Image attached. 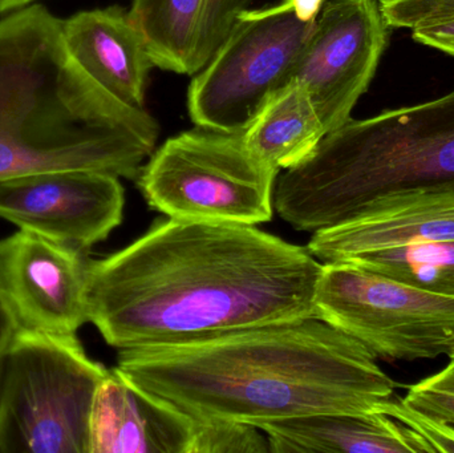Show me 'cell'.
<instances>
[{
    "label": "cell",
    "mask_w": 454,
    "mask_h": 453,
    "mask_svg": "<svg viewBox=\"0 0 454 453\" xmlns=\"http://www.w3.org/2000/svg\"><path fill=\"white\" fill-rule=\"evenodd\" d=\"M250 0H133L128 11L154 66L196 74L229 36Z\"/></svg>",
    "instance_id": "5bb4252c"
},
{
    "label": "cell",
    "mask_w": 454,
    "mask_h": 453,
    "mask_svg": "<svg viewBox=\"0 0 454 453\" xmlns=\"http://www.w3.org/2000/svg\"><path fill=\"white\" fill-rule=\"evenodd\" d=\"M363 343L317 316L121 350L114 371L196 422L370 414L396 383Z\"/></svg>",
    "instance_id": "7a4b0ae2"
},
{
    "label": "cell",
    "mask_w": 454,
    "mask_h": 453,
    "mask_svg": "<svg viewBox=\"0 0 454 453\" xmlns=\"http://www.w3.org/2000/svg\"><path fill=\"white\" fill-rule=\"evenodd\" d=\"M376 411L404 426L419 439L424 452H454V426L421 414L404 402L394 399L379 404Z\"/></svg>",
    "instance_id": "44dd1931"
},
{
    "label": "cell",
    "mask_w": 454,
    "mask_h": 453,
    "mask_svg": "<svg viewBox=\"0 0 454 453\" xmlns=\"http://www.w3.org/2000/svg\"><path fill=\"white\" fill-rule=\"evenodd\" d=\"M96 170L37 173L0 183V218L88 252L121 223L124 188Z\"/></svg>",
    "instance_id": "30bf717a"
},
{
    "label": "cell",
    "mask_w": 454,
    "mask_h": 453,
    "mask_svg": "<svg viewBox=\"0 0 454 453\" xmlns=\"http://www.w3.org/2000/svg\"><path fill=\"white\" fill-rule=\"evenodd\" d=\"M37 0H0V15L7 12H15L21 8L32 5V3Z\"/></svg>",
    "instance_id": "d4e9b609"
},
{
    "label": "cell",
    "mask_w": 454,
    "mask_h": 453,
    "mask_svg": "<svg viewBox=\"0 0 454 453\" xmlns=\"http://www.w3.org/2000/svg\"><path fill=\"white\" fill-rule=\"evenodd\" d=\"M454 191V88L427 103L349 119L282 170L274 207L296 230L348 223L378 199Z\"/></svg>",
    "instance_id": "277c9868"
},
{
    "label": "cell",
    "mask_w": 454,
    "mask_h": 453,
    "mask_svg": "<svg viewBox=\"0 0 454 453\" xmlns=\"http://www.w3.org/2000/svg\"><path fill=\"white\" fill-rule=\"evenodd\" d=\"M189 453H271L266 433L250 423L196 422Z\"/></svg>",
    "instance_id": "d6986e66"
},
{
    "label": "cell",
    "mask_w": 454,
    "mask_h": 453,
    "mask_svg": "<svg viewBox=\"0 0 454 453\" xmlns=\"http://www.w3.org/2000/svg\"><path fill=\"white\" fill-rule=\"evenodd\" d=\"M196 420L109 371L90 418V453H189Z\"/></svg>",
    "instance_id": "4fadbf2b"
},
{
    "label": "cell",
    "mask_w": 454,
    "mask_h": 453,
    "mask_svg": "<svg viewBox=\"0 0 454 453\" xmlns=\"http://www.w3.org/2000/svg\"><path fill=\"white\" fill-rule=\"evenodd\" d=\"M242 133L248 148L278 172L301 164L327 135L309 90L298 82L272 95Z\"/></svg>",
    "instance_id": "e0dca14e"
},
{
    "label": "cell",
    "mask_w": 454,
    "mask_h": 453,
    "mask_svg": "<svg viewBox=\"0 0 454 453\" xmlns=\"http://www.w3.org/2000/svg\"><path fill=\"white\" fill-rule=\"evenodd\" d=\"M87 252L20 230L0 239V289L18 329L76 334L88 322Z\"/></svg>",
    "instance_id": "8fae6325"
},
{
    "label": "cell",
    "mask_w": 454,
    "mask_h": 453,
    "mask_svg": "<svg viewBox=\"0 0 454 453\" xmlns=\"http://www.w3.org/2000/svg\"><path fill=\"white\" fill-rule=\"evenodd\" d=\"M380 0H325L291 82L309 90L330 133L351 119L388 44Z\"/></svg>",
    "instance_id": "9c48e42d"
},
{
    "label": "cell",
    "mask_w": 454,
    "mask_h": 453,
    "mask_svg": "<svg viewBox=\"0 0 454 453\" xmlns=\"http://www.w3.org/2000/svg\"><path fill=\"white\" fill-rule=\"evenodd\" d=\"M452 358H454V356H452Z\"/></svg>",
    "instance_id": "484cf974"
},
{
    "label": "cell",
    "mask_w": 454,
    "mask_h": 453,
    "mask_svg": "<svg viewBox=\"0 0 454 453\" xmlns=\"http://www.w3.org/2000/svg\"><path fill=\"white\" fill-rule=\"evenodd\" d=\"M322 262L255 226L159 223L90 261L88 322L117 350L315 316Z\"/></svg>",
    "instance_id": "6da1fadb"
},
{
    "label": "cell",
    "mask_w": 454,
    "mask_h": 453,
    "mask_svg": "<svg viewBox=\"0 0 454 453\" xmlns=\"http://www.w3.org/2000/svg\"><path fill=\"white\" fill-rule=\"evenodd\" d=\"M346 261L365 270L454 300V242L364 253Z\"/></svg>",
    "instance_id": "ac0fdd59"
},
{
    "label": "cell",
    "mask_w": 454,
    "mask_h": 453,
    "mask_svg": "<svg viewBox=\"0 0 454 453\" xmlns=\"http://www.w3.org/2000/svg\"><path fill=\"white\" fill-rule=\"evenodd\" d=\"M16 330H18V324L0 289V378H2L3 359Z\"/></svg>",
    "instance_id": "cb8c5ba5"
},
{
    "label": "cell",
    "mask_w": 454,
    "mask_h": 453,
    "mask_svg": "<svg viewBox=\"0 0 454 453\" xmlns=\"http://www.w3.org/2000/svg\"><path fill=\"white\" fill-rule=\"evenodd\" d=\"M315 316L355 338L376 356L429 361L454 356V300L359 268L322 263Z\"/></svg>",
    "instance_id": "ba28073f"
},
{
    "label": "cell",
    "mask_w": 454,
    "mask_h": 453,
    "mask_svg": "<svg viewBox=\"0 0 454 453\" xmlns=\"http://www.w3.org/2000/svg\"><path fill=\"white\" fill-rule=\"evenodd\" d=\"M325 0H283L245 10L188 92L192 121L205 129L243 132L294 69Z\"/></svg>",
    "instance_id": "52a82bcc"
},
{
    "label": "cell",
    "mask_w": 454,
    "mask_h": 453,
    "mask_svg": "<svg viewBox=\"0 0 454 453\" xmlns=\"http://www.w3.org/2000/svg\"><path fill=\"white\" fill-rule=\"evenodd\" d=\"M411 31H412V39L419 44L442 51L454 58V20L428 24Z\"/></svg>",
    "instance_id": "603a6c76"
},
{
    "label": "cell",
    "mask_w": 454,
    "mask_h": 453,
    "mask_svg": "<svg viewBox=\"0 0 454 453\" xmlns=\"http://www.w3.org/2000/svg\"><path fill=\"white\" fill-rule=\"evenodd\" d=\"M403 402L421 414L454 426V358L442 371L411 386Z\"/></svg>",
    "instance_id": "ffe728a7"
},
{
    "label": "cell",
    "mask_w": 454,
    "mask_h": 453,
    "mask_svg": "<svg viewBox=\"0 0 454 453\" xmlns=\"http://www.w3.org/2000/svg\"><path fill=\"white\" fill-rule=\"evenodd\" d=\"M108 374L76 334L16 330L0 378V453H90V410Z\"/></svg>",
    "instance_id": "5b68a950"
},
{
    "label": "cell",
    "mask_w": 454,
    "mask_h": 453,
    "mask_svg": "<svg viewBox=\"0 0 454 453\" xmlns=\"http://www.w3.org/2000/svg\"><path fill=\"white\" fill-rule=\"evenodd\" d=\"M159 125L106 92L67 47L63 20L32 4L0 20V183L66 170L135 180Z\"/></svg>",
    "instance_id": "3957f363"
},
{
    "label": "cell",
    "mask_w": 454,
    "mask_h": 453,
    "mask_svg": "<svg viewBox=\"0 0 454 453\" xmlns=\"http://www.w3.org/2000/svg\"><path fill=\"white\" fill-rule=\"evenodd\" d=\"M63 35L90 79L121 103L144 109L154 64L128 11L116 5L82 11L63 20Z\"/></svg>",
    "instance_id": "9a60e30c"
},
{
    "label": "cell",
    "mask_w": 454,
    "mask_h": 453,
    "mask_svg": "<svg viewBox=\"0 0 454 453\" xmlns=\"http://www.w3.org/2000/svg\"><path fill=\"white\" fill-rule=\"evenodd\" d=\"M391 28L413 29L454 20V0H380Z\"/></svg>",
    "instance_id": "7402d4cb"
},
{
    "label": "cell",
    "mask_w": 454,
    "mask_h": 453,
    "mask_svg": "<svg viewBox=\"0 0 454 453\" xmlns=\"http://www.w3.org/2000/svg\"><path fill=\"white\" fill-rule=\"evenodd\" d=\"M434 242H454V191L378 199L348 223L315 231L306 249L325 263Z\"/></svg>",
    "instance_id": "7c38bea8"
},
{
    "label": "cell",
    "mask_w": 454,
    "mask_h": 453,
    "mask_svg": "<svg viewBox=\"0 0 454 453\" xmlns=\"http://www.w3.org/2000/svg\"><path fill=\"white\" fill-rule=\"evenodd\" d=\"M271 453H419V439L392 418L370 414H320L256 426Z\"/></svg>",
    "instance_id": "2e32d148"
},
{
    "label": "cell",
    "mask_w": 454,
    "mask_h": 453,
    "mask_svg": "<svg viewBox=\"0 0 454 453\" xmlns=\"http://www.w3.org/2000/svg\"><path fill=\"white\" fill-rule=\"evenodd\" d=\"M278 175L242 132L199 127L152 153L138 185L149 207L173 220L255 226L272 218Z\"/></svg>",
    "instance_id": "8992f818"
}]
</instances>
